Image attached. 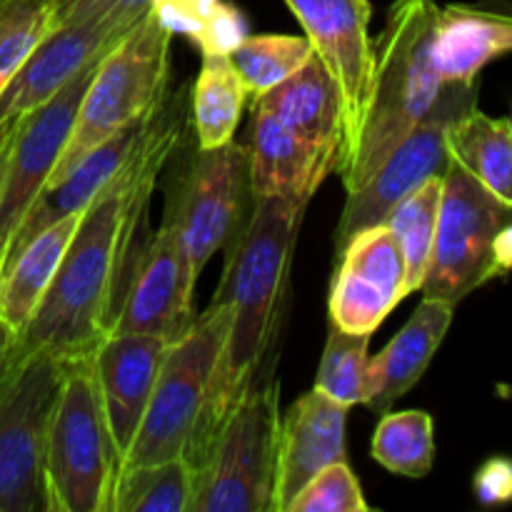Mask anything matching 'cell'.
I'll return each instance as SVG.
<instances>
[{"mask_svg": "<svg viewBox=\"0 0 512 512\" xmlns=\"http://www.w3.org/2000/svg\"><path fill=\"white\" fill-rule=\"evenodd\" d=\"M10 340H13V330H10L8 325H5L3 320H0V355H3V350L8 348Z\"/></svg>", "mask_w": 512, "mask_h": 512, "instance_id": "obj_38", "label": "cell"}, {"mask_svg": "<svg viewBox=\"0 0 512 512\" xmlns=\"http://www.w3.org/2000/svg\"><path fill=\"white\" fill-rule=\"evenodd\" d=\"M303 25L310 48L340 95L343 150L335 173L345 168L358 148L360 130L370 105L375 50L370 40V0H285Z\"/></svg>", "mask_w": 512, "mask_h": 512, "instance_id": "obj_11", "label": "cell"}, {"mask_svg": "<svg viewBox=\"0 0 512 512\" xmlns=\"http://www.w3.org/2000/svg\"><path fill=\"white\" fill-rule=\"evenodd\" d=\"M253 103L273 110L295 133L303 135L318 148L335 153L340 160V150H343L340 95L315 53L310 55L303 68L295 70L290 78H285L283 83L270 88L260 98H253Z\"/></svg>", "mask_w": 512, "mask_h": 512, "instance_id": "obj_22", "label": "cell"}, {"mask_svg": "<svg viewBox=\"0 0 512 512\" xmlns=\"http://www.w3.org/2000/svg\"><path fill=\"white\" fill-rule=\"evenodd\" d=\"M45 33V0H0V95Z\"/></svg>", "mask_w": 512, "mask_h": 512, "instance_id": "obj_31", "label": "cell"}, {"mask_svg": "<svg viewBox=\"0 0 512 512\" xmlns=\"http://www.w3.org/2000/svg\"><path fill=\"white\" fill-rule=\"evenodd\" d=\"M15 125H5L0 128V178H3V168H5V158H8V148H10V138H13Z\"/></svg>", "mask_w": 512, "mask_h": 512, "instance_id": "obj_37", "label": "cell"}, {"mask_svg": "<svg viewBox=\"0 0 512 512\" xmlns=\"http://www.w3.org/2000/svg\"><path fill=\"white\" fill-rule=\"evenodd\" d=\"M170 43L173 35L148 10L98 60L68 143L45 188L60 183L103 140L150 115L163 103L170 93Z\"/></svg>", "mask_w": 512, "mask_h": 512, "instance_id": "obj_3", "label": "cell"}, {"mask_svg": "<svg viewBox=\"0 0 512 512\" xmlns=\"http://www.w3.org/2000/svg\"><path fill=\"white\" fill-rule=\"evenodd\" d=\"M253 208L248 148L235 140L195 148L170 188L163 218L178 228L185 260L200 278L208 260L235 238Z\"/></svg>", "mask_w": 512, "mask_h": 512, "instance_id": "obj_9", "label": "cell"}, {"mask_svg": "<svg viewBox=\"0 0 512 512\" xmlns=\"http://www.w3.org/2000/svg\"><path fill=\"white\" fill-rule=\"evenodd\" d=\"M228 305L213 300L193 328L165 348L140 428L120 468L183 458L228 330Z\"/></svg>", "mask_w": 512, "mask_h": 512, "instance_id": "obj_8", "label": "cell"}, {"mask_svg": "<svg viewBox=\"0 0 512 512\" xmlns=\"http://www.w3.org/2000/svg\"><path fill=\"white\" fill-rule=\"evenodd\" d=\"M250 95L228 55H203L190 93V120L198 148H218L233 140Z\"/></svg>", "mask_w": 512, "mask_h": 512, "instance_id": "obj_25", "label": "cell"}, {"mask_svg": "<svg viewBox=\"0 0 512 512\" xmlns=\"http://www.w3.org/2000/svg\"><path fill=\"white\" fill-rule=\"evenodd\" d=\"M120 455L110 438L90 355L65 360L45 438L48 512H110Z\"/></svg>", "mask_w": 512, "mask_h": 512, "instance_id": "obj_4", "label": "cell"}, {"mask_svg": "<svg viewBox=\"0 0 512 512\" xmlns=\"http://www.w3.org/2000/svg\"><path fill=\"white\" fill-rule=\"evenodd\" d=\"M80 213L65 215L35 233L0 270V320L18 335L43 300L75 230Z\"/></svg>", "mask_w": 512, "mask_h": 512, "instance_id": "obj_23", "label": "cell"}, {"mask_svg": "<svg viewBox=\"0 0 512 512\" xmlns=\"http://www.w3.org/2000/svg\"><path fill=\"white\" fill-rule=\"evenodd\" d=\"M512 45V18L498 10L453 3L438 8L433 58L443 83H470Z\"/></svg>", "mask_w": 512, "mask_h": 512, "instance_id": "obj_21", "label": "cell"}, {"mask_svg": "<svg viewBox=\"0 0 512 512\" xmlns=\"http://www.w3.org/2000/svg\"><path fill=\"white\" fill-rule=\"evenodd\" d=\"M435 0H395L375 50L370 105L353 158L340 170L348 193L363 188L395 145L425 118L440 93L433 58Z\"/></svg>", "mask_w": 512, "mask_h": 512, "instance_id": "obj_2", "label": "cell"}, {"mask_svg": "<svg viewBox=\"0 0 512 512\" xmlns=\"http://www.w3.org/2000/svg\"><path fill=\"white\" fill-rule=\"evenodd\" d=\"M370 455L400 478H425L435 463V420L425 410L385 413L375 428Z\"/></svg>", "mask_w": 512, "mask_h": 512, "instance_id": "obj_28", "label": "cell"}, {"mask_svg": "<svg viewBox=\"0 0 512 512\" xmlns=\"http://www.w3.org/2000/svg\"><path fill=\"white\" fill-rule=\"evenodd\" d=\"M193 468L185 458L120 468L110 512H188Z\"/></svg>", "mask_w": 512, "mask_h": 512, "instance_id": "obj_27", "label": "cell"}, {"mask_svg": "<svg viewBox=\"0 0 512 512\" xmlns=\"http://www.w3.org/2000/svg\"><path fill=\"white\" fill-rule=\"evenodd\" d=\"M338 258L328 298L330 325L343 333L373 335L408 298L398 240L383 223L370 225L343 245Z\"/></svg>", "mask_w": 512, "mask_h": 512, "instance_id": "obj_14", "label": "cell"}, {"mask_svg": "<svg viewBox=\"0 0 512 512\" xmlns=\"http://www.w3.org/2000/svg\"><path fill=\"white\" fill-rule=\"evenodd\" d=\"M133 25L98 20L48 30L0 95V128L15 125L48 103L88 65L98 63Z\"/></svg>", "mask_w": 512, "mask_h": 512, "instance_id": "obj_15", "label": "cell"}, {"mask_svg": "<svg viewBox=\"0 0 512 512\" xmlns=\"http://www.w3.org/2000/svg\"><path fill=\"white\" fill-rule=\"evenodd\" d=\"M348 405L313 388L280 415L278 478H275V512H288L290 500L310 478L328 465L348 460L345 423Z\"/></svg>", "mask_w": 512, "mask_h": 512, "instance_id": "obj_17", "label": "cell"}, {"mask_svg": "<svg viewBox=\"0 0 512 512\" xmlns=\"http://www.w3.org/2000/svg\"><path fill=\"white\" fill-rule=\"evenodd\" d=\"M308 203L303 198H255L243 228L225 245L228 258L213 300L228 305L230 320L203 410L183 455L190 468L208 455L225 420L268 365L285 313L295 240Z\"/></svg>", "mask_w": 512, "mask_h": 512, "instance_id": "obj_1", "label": "cell"}, {"mask_svg": "<svg viewBox=\"0 0 512 512\" xmlns=\"http://www.w3.org/2000/svg\"><path fill=\"white\" fill-rule=\"evenodd\" d=\"M310 55H313V48L308 38H300V35L248 33L230 50L228 58L253 100L303 68Z\"/></svg>", "mask_w": 512, "mask_h": 512, "instance_id": "obj_29", "label": "cell"}, {"mask_svg": "<svg viewBox=\"0 0 512 512\" xmlns=\"http://www.w3.org/2000/svg\"><path fill=\"white\" fill-rule=\"evenodd\" d=\"M440 195H443V175L428 178L410 195H405L383 220L385 228L398 240L405 263V290L418 293L433 258L435 233L440 218Z\"/></svg>", "mask_w": 512, "mask_h": 512, "instance_id": "obj_26", "label": "cell"}, {"mask_svg": "<svg viewBox=\"0 0 512 512\" xmlns=\"http://www.w3.org/2000/svg\"><path fill=\"white\" fill-rule=\"evenodd\" d=\"M453 315L455 305L448 300L423 298L400 333L375 358H368L363 405L385 413L395 400L418 385L448 335Z\"/></svg>", "mask_w": 512, "mask_h": 512, "instance_id": "obj_20", "label": "cell"}, {"mask_svg": "<svg viewBox=\"0 0 512 512\" xmlns=\"http://www.w3.org/2000/svg\"><path fill=\"white\" fill-rule=\"evenodd\" d=\"M473 108H478V80L440 85L438 98L425 118L395 145L393 153L380 163L363 188L348 193L335 228V253H340L355 233L383 223L390 210L420 183L435 175H445L450 168L445 130L458 115Z\"/></svg>", "mask_w": 512, "mask_h": 512, "instance_id": "obj_10", "label": "cell"}, {"mask_svg": "<svg viewBox=\"0 0 512 512\" xmlns=\"http://www.w3.org/2000/svg\"><path fill=\"white\" fill-rule=\"evenodd\" d=\"M248 35V20L238 5L225 0L215 18L210 20L198 50L203 55H230V50Z\"/></svg>", "mask_w": 512, "mask_h": 512, "instance_id": "obj_35", "label": "cell"}, {"mask_svg": "<svg viewBox=\"0 0 512 512\" xmlns=\"http://www.w3.org/2000/svg\"><path fill=\"white\" fill-rule=\"evenodd\" d=\"M475 493H478L480 503L485 505L508 503L512 493V470L508 460H488V463L478 470V475H475Z\"/></svg>", "mask_w": 512, "mask_h": 512, "instance_id": "obj_36", "label": "cell"}, {"mask_svg": "<svg viewBox=\"0 0 512 512\" xmlns=\"http://www.w3.org/2000/svg\"><path fill=\"white\" fill-rule=\"evenodd\" d=\"M368 348L370 335L343 333V330L330 325L315 388L328 395V398L348 405V408L363 405L365 370H368L370 358Z\"/></svg>", "mask_w": 512, "mask_h": 512, "instance_id": "obj_30", "label": "cell"}, {"mask_svg": "<svg viewBox=\"0 0 512 512\" xmlns=\"http://www.w3.org/2000/svg\"><path fill=\"white\" fill-rule=\"evenodd\" d=\"M450 165L478 180L485 190L512 205V125L473 108L445 130Z\"/></svg>", "mask_w": 512, "mask_h": 512, "instance_id": "obj_24", "label": "cell"}, {"mask_svg": "<svg viewBox=\"0 0 512 512\" xmlns=\"http://www.w3.org/2000/svg\"><path fill=\"white\" fill-rule=\"evenodd\" d=\"M338 168V155L318 148L285 125L273 110L253 103L248 173L255 198L313 200L323 180Z\"/></svg>", "mask_w": 512, "mask_h": 512, "instance_id": "obj_18", "label": "cell"}, {"mask_svg": "<svg viewBox=\"0 0 512 512\" xmlns=\"http://www.w3.org/2000/svg\"><path fill=\"white\" fill-rule=\"evenodd\" d=\"M512 260V205L450 165L443 175L433 258L418 293L458 305L490 280L503 278Z\"/></svg>", "mask_w": 512, "mask_h": 512, "instance_id": "obj_6", "label": "cell"}, {"mask_svg": "<svg viewBox=\"0 0 512 512\" xmlns=\"http://www.w3.org/2000/svg\"><path fill=\"white\" fill-rule=\"evenodd\" d=\"M150 10V0H45L48 30L78 23H110L133 25Z\"/></svg>", "mask_w": 512, "mask_h": 512, "instance_id": "obj_33", "label": "cell"}, {"mask_svg": "<svg viewBox=\"0 0 512 512\" xmlns=\"http://www.w3.org/2000/svg\"><path fill=\"white\" fill-rule=\"evenodd\" d=\"M225 0H150V13L170 35H185L200 45L210 20Z\"/></svg>", "mask_w": 512, "mask_h": 512, "instance_id": "obj_34", "label": "cell"}, {"mask_svg": "<svg viewBox=\"0 0 512 512\" xmlns=\"http://www.w3.org/2000/svg\"><path fill=\"white\" fill-rule=\"evenodd\" d=\"M95 65L98 63L88 65L48 103L15 123L3 178H0V265H3L20 220L25 218L35 198L43 193L50 173L63 155L80 100L95 73Z\"/></svg>", "mask_w": 512, "mask_h": 512, "instance_id": "obj_13", "label": "cell"}, {"mask_svg": "<svg viewBox=\"0 0 512 512\" xmlns=\"http://www.w3.org/2000/svg\"><path fill=\"white\" fill-rule=\"evenodd\" d=\"M108 333L153 335L175 343L195 323V283L198 278L185 260L178 228L163 218L155 235L128 263Z\"/></svg>", "mask_w": 512, "mask_h": 512, "instance_id": "obj_12", "label": "cell"}, {"mask_svg": "<svg viewBox=\"0 0 512 512\" xmlns=\"http://www.w3.org/2000/svg\"><path fill=\"white\" fill-rule=\"evenodd\" d=\"M168 345L153 335L108 333L90 353L105 423L120 463L138 433Z\"/></svg>", "mask_w": 512, "mask_h": 512, "instance_id": "obj_16", "label": "cell"}, {"mask_svg": "<svg viewBox=\"0 0 512 512\" xmlns=\"http://www.w3.org/2000/svg\"><path fill=\"white\" fill-rule=\"evenodd\" d=\"M280 385L273 373L240 398L193 468L188 512H275Z\"/></svg>", "mask_w": 512, "mask_h": 512, "instance_id": "obj_5", "label": "cell"}, {"mask_svg": "<svg viewBox=\"0 0 512 512\" xmlns=\"http://www.w3.org/2000/svg\"><path fill=\"white\" fill-rule=\"evenodd\" d=\"M288 512H370L348 460L328 465L300 488Z\"/></svg>", "mask_w": 512, "mask_h": 512, "instance_id": "obj_32", "label": "cell"}, {"mask_svg": "<svg viewBox=\"0 0 512 512\" xmlns=\"http://www.w3.org/2000/svg\"><path fill=\"white\" fill-rule=\"evenodd\" d=\"M65 360L43 350L0 355V512H48L45 438Z\"/></svg>", "mask_w": 512, "mask_h": 512, "instance_id": "obj_7", "label": "cell"}, {"mask_svg": "<svg viewBox=\"0 0 512 512\" xmlns=\"http://www.w3.org/2000/svg\"><path fill=\"white\" fill-rule=\"evenodd\" d=\"M153 115V113H150ZM150 115L135 120V123L125 125L118 133L110 135L108 140L98 145V148L90 150L68 175H65L60 183L43 188V193L35 198V203L30 205L25 218L20 220L18 230H15L13 240L8 245V253H5L3 265L5 268L10 258L33 238L35 233L45 228V225L55 223V220L65 218V215L83 213L100 193L110 185V180L120 173V168L125 165V160L130 158V153L135 150V145L140 143L145 133V125H148Z\"/></svg>", "mask_w": 512, "mask_h": 512, "instance_id": "obj_19", "label": "cell"}]
</instances>
